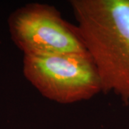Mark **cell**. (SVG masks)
Segmentation results:
<instances>
[{
	"instance_id": "3",
	"label": "cell",
	"mask_w": 129,
	"mask_h": 129,
	"mask_svg": "<svg viewBox=\"0 0 129 129\" xmlns=\"http://www.w3.org/2000/svg\"><path fill=\"white\" fill-rule=\"evenodd\" d=\"M8 24L24 55L88 52L77 25L65 21L53 6L27 4L11 14Z\"/></svg>"
},
{
	"instance_id": "1",
	"label": "cell",
	"mask_w": 129,
	"mask_h": 129,
	"mask_svg": "<svg viewBox=\"0 0 129 129\" xmlns=\"http://www.w3.org/2000/svg\"><path fill=\"white\" fill-rule=\"evenodd\" d=\"M102 92L129 103V0L70 2Z\"/></svg>"
},
{
	"instance_id": "2",
	"label": "cell",
	"mask_w": 129,
	"mask_h": 129,
	"mask_svg": "<svg viewBox=\"0 0 129 129\" xmlns=\"http://www.w3.org/2000/svg\"><path fill=\"white\" fill-rule=\"evenodd\" d=\"M23 73L42 96L60 104L87 101L102 92L88 52L24 55Z\"/></svg>"
}]
</instances>
